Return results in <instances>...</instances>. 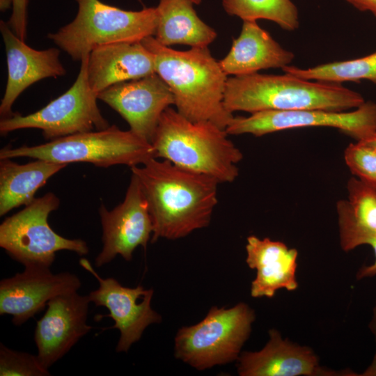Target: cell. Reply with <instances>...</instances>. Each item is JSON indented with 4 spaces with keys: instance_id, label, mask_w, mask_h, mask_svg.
<instances>
[{
    "instance_id": "cell-1",
    "label": "cell",
    "mask_w": 376,
    "mask_h": 376,
    "mask_svg": "<svg viewBox=\"0 0 376 376\" xmlns=\"http://www.w3.org/2000/svg\"><path fill=\"white\" fill-rule=\"evenodd\" d=\"M130 169L148 203L151 242L177 240L208 226L218 203L217 180L156 157Z\"/></svg>"
},
{
    "instance_id": "cell-2",
    "label": "cell",
    "mask_w": 376,
    "mask_h": 376,
    "mask_svg": "<svg viewBox=\"0 0 376 376\" xmlns=\"http://www.w3.org/2000/svg\"><path fill=\"white\" fill-rule=\"evenodd\" d=\"M141 42L153 54L155 72L170 88L176 110L191 121L226 129L234 117L224 104L228 75L207 47L175 50L153 36Z\"/></svg>"
},
{
    "instance_id": "cell-3",
    "label": "cell",
    "mask_w": 376,
    "mask_h": 376,
    "mask_svg": "<svg viewBox=\"0 0 376 376\" xmlns=\"http://www.w3.org/2000/svg\"><path fill=\"white\" fill-rule=\"evenodd\" d=\"M364 102L360 93L338 84L313 81L287 73L228 77L224 98L228 111L251 113L303 109L344 111Z\"/></svg>"
},
{
    "instance_id": "cell-4",
    "label": "cell",
    "mask_w": 376,
    "mask_h": 376,
    "mask_svg": "<svg viewBox=\"0 0 376 376\" xmlns=\"http://www.w3.org/2000/svg\"><path fill=\"white\" fill-rule=\"evenodd\" d=\"M228 135L211 122L191 121L170 107L162 113L151 144L156 158L211 176L219 183L233 182L243 154Z\"/></svg>"
},
{
    "instance_id": "cell-5",
    "label": "cell",
    "mask_w": 376,
    "mask_h": 376,
    "mask_svg": "<svg viewBox=\"0 0 376 376\" xmlns=\"http://www.w3.org/2000/svg\"><path fill=\"white\" fill-rule=\"evenodd\" d=\"M75 18L47 38L74 61L90 54L95 48L109 44L141 42L155 35L157 7L137 11L126 10L100 0H75Z\"/></svg>"
},
{
    "instance_id": "cell-6",
    "label": "cell",
    "mask_w": 376,
    "mask_h": 376,
    "mask_svg": "<svg viewBox=\"0 0 376 376\" xmlns=\"http://www.w3.org/2000/svg\"><path fill=\"white\" fill-rule=\"evenodd\" d=\"M30 157L68 164L88 162L98 167L126 165L130 168L155 157L150 143L130 130L116 125L74 134L37 146L19 148L6 146L0 150V159Z\"/></svg>"
},
{
    "instance_id": "cell-7",
    "label": "cell",
    "mask_w": 376,
    "mask_h": 376,
    "mask_svg": "<svg viewBox=\"0 0 376 376\" xmlns=\"http://www.w3.org/2000/svg\"><path fill=\"white\" fill-rule=\"evenodd\" d=\"M255 318L243 302L230 308L212 306L203 320L178 330L175 356L200 370L237 360Z\"/></svg>"
},
{
    "instance_id": "cell-8",
    "label": "cell",
    "mask_w": 376,
    "mask_h": 376,
    "mask_svg": "<svg viewBox=\"0 0 376 376\" xmlns=\"http://www.w3.org/2000/svg\"><path fill=\"white\" fill-rule=\"evenodd\" d=\"M59 205L57 196L48 192L6 218L0 225V246L24 267L50 268L56 253L63 250L88 254L85 241L62 237L49 226V215Z\"/></svg>"
},
{
    "instance_id": "cell-9",
    "label": "cell",
    "mask_w": 376,
    "mask_h": 376,
    "mask_svg": "<svg viewBox=\"0 0 376 376\" xmlns=\"http://www.w3.org/2000/svg\"><path fill=\"white\" fill-rule=\"evenodd\" d=\"M88 55L81 59V67L72 86L41 109L26 116L15 114L0 121V132L26 128L42 130L49 141L65 136L109 127L97 104V94L91 88L87 75Z\"/></svg>"
},
{
    "instance_id": "cell-10",
    "label": "cell",
    "mask_w": 376,
    "mask_h": 376,
    "mask_svg": "<svg viewBox=\"0 0 376 376\" xmlns=\"http://www.w3.org/2000/svg\"><path fill=\"white\" fill-rule=\"evenodd\" d=\"M307 127H331L361 141L376 132V103L364 102L351 111L324 109L263 111L248 117H233L226 127L228 134L256 136Z\"/></svg>"
},
{
    "instance_id": "cell-11",
    "label": "cell",
    "mask_w": 376,
    "mask_h": 376,
    "mask_svg": "<svg viewBox=\"0 0 376 376\" xmlns=\"http://www.w3.org/2000/svg\"><path fill=\"white\" fill-rule=\"evenodd\" d=\"M99 214L102 249L95 258L97 267L109 263L117 255L130 261L136 248L146 247L152 234V222L146 198L135 175L132 173L123 202L111 210L102 204Z\"/></svg>"
},
{
    "instance_id": "cell-12",
    "label": "cell",
    "mask_w": 376,
    "mask_h": 376,
    "mask_svg": "<svg viewBox=\"0 0 376 376\" xmlns=\"http://www.w3.org/2000/svg\"><path fill=\"white\" fill-rule=\"evenodd\" d=\"M79 264L99 282V287L88 295L91 302L107 308L109 313L104 316L111 318L114 322L111 328L120 331L116 351L127 352L148 326L162 321L161 315L150 306L153 290L141 285L124 287L113 278L103 279L84 258L79 260Z\"/></svg>"
},
{
    "instance_id": "cell-13",
    "label": "cell",
    "mask_w": 376,
    "mask_h": 376,
    "mask_svg": "<svg viewBox=\"0 0 376 376\" xmlns=\"http://www.w3.org/2000/svg\"><path fill=\"white\" fill-rule=\"evenodd\" d=\"M97 98L118 112L130 131L150 143L162 113L174 104L170 88L156 72L112 85Z\"/></svg>"
},
{
    "instance_id": "cell-14",
    "label": "cell",
    "mask_w": 376,
    "mask_h": 376,
    "mask_svg": "<svg viewBox=\"0 0 376 376\" xmlns=\"http://www.w3.org/2000/svg\"><path fill=\"white\" fill-rule=\"evenodd\" d=\"M90 302L88 295L77 291L58 295L47 302L34 333L37 357L44 367L49 369L91 330L87 324Z\"/></svg>"
},
{
    "instance_id": "cell-15",
    "label": "cell",
    "mask_w": 376,
    "mask_h": 376,
    "mask_svg": "<svg viewBox=\"0 0 376 376\" xmlns=\"http://www.w3.org/2000/svg\"><path fill=\"white\" fill-rule=\"evenodd\" d=\"M81 283L70 272L53 274L50 268L24 267L22 272L0 282V314L12 315L19 326L42 310L53 297L77 291Z\"/></svg>"
},
{
    "instance_id": "cell-16",
    "label": "cell",
    "mask_w": 376,
    "mask_h": 376,
    "mask_svg": "<svg viewBox=\"0 0 376 376\" xmlns=\"http://www.w3.org/2000/svg\"><path fill=\"white\" fill-rule=\"evenodd\" d=\"M0 31L5 45L8 79L0 104L2 118L14 115L12 107L18 96L33 84L48 77L65 75L60 61V51L55 47L36 50L18 38L8 23L0 21Z\"/></svg>"
},
{
    "instance_id": "cell-17",
    "label": "cell",
    "mask_w": 376,
    "mask_h": 376,
    "mask_svg": "<svg viewBox=\"0 0 376 376\" xmlns=\"http://www.w3.org/2000/svg\"><path fill=\"white\" fill-rule=\"evenodd\" d=\"M269 340L257 352H243L237 359L241 376H331L340 374L323 368L311 348L283 338L271 329Z\"/></svg>"
},
{
    "instance_id": "cell-18",
    "label": "cell",
    "mask_w": 376,
    "mask_h": 376,
    "mask_svg": "<svg viewBox=\"0 0 376 376\" xmlns=\"http://www.w3.org/2000/svg\"><path fill=\"white\" fill-rule=\"evenodd\" d=\"M246 251L248 266L256 269L251 285L253 297L271 298L279 290L293 291L297 288L296 249L268 237L250 235L246 239Z\"/></svg>"
},
{
    "instance_id": "cell-19",
    "label": "cell",
    "mask_w": 376,
    "mask_h": 376,
    "mask_svg": "<svg viewBox=\"0 0 376 376\" xmlns=\"http://www.w3.org/2000/svg\"><path fill=\"white\" fill-rule=\"evenodd\" d=\"M155 72L153 54L141 43L120 42L99 46L88 58L89 85L97 95L118 83Z\"/></svg>"
},
{
    "instance_id": "cell-20",
    "label": "cell",
    "mask_w": 376,
    "mask_h": 376,
    "mask_svg": "<svg viewBox=\"0 0 376 376\" xmlns=\"http://www.w3.org/2000/svg\"><path fill=\"white\" fill-rule=\"evenodd\" d=\"M294 56L256 21L244 20L240 36L219 63L227 75L240 76L268 68H283L289 65Z\"/></svg>"
},
{
    "instance_id": "cell-21",
    "label": "cell",
    "mask_w": 376,
    "mask_h": 376,
    "mask_svg": "<svg viewBox=\"0 0 376 376\" xmlns=\"http://www.w3.org/2000/svg\"><path fill=\"white\" fill-rule=\"evenodd\" d=\"M20 164L10 158L0 159V216L27 205L36 191L68 164L45 159Z\"/></svg>"
},
{
    "instance_id": "cell-22",
    "label": "cell",
    "mask_w": 376,
    "mask_h": 376,
    "mask_svg": "<svg viewBox=\"0 0 376 376\" xmlns=\"http://www.w3.org/2000/svg\"><path fill=\"white\" fill-rule=\"evenodd\" d=\"M193 5L190 0H159L153 36L159 44L203 47L214 41L217 36L215 30L197 15Z\"/></svg>"
},
{
    "instance_id": "cell-23",
    "label": "cell",
    "mask_w": 376,
    "mask_h": 376,
    "mask_svg": "<svg viewBox=\"0 0 376 376\" xmlns=\"http://www.w3.org/2000/svg\"><path fill=\"white\" fill-rule=\"evenodd\" d=\"M348 200L337 205L341 248L351 251L363 237L376 233V188L356 177L347 182Z\"/></svg>"
},
{
    "instance_id": "cell-24",
    "label": "cell",
    "mask_w": 376,
    "mask_h": 376,
    "mask_svg": "<svg viewBox=\"0 0 376 376\" xmlns=\"http://www.w3.org/2000/svg\"><path fill=\"white\" fill-rule=\"evenodd\" d=\"M285 73L307 80L338 84L361 79L376 83V52L364 57L301 69L286 65Z\"/></svg>"
},
{
    "instance_id": "cell-25",
    "label": "cell",
    "mask_w": 376,
    "mask_h": 376,
    "mask_svg": "<svg viewBox=\"0 0 376 376\" xmlns=\"http://www.w3.org/2000/svg\"><path fill=\"white\" fill-rule=\"evenodd\" d=\"M222 6L243 21L267 19L287 31L299 26L298 10L291 0H222Z\"/></svg>"
},
{
    "instance_id": "cell-26",
    "label": "cell",
    "mask_w": 376,
    "mask_h": 376,
    "mask_svg": "<svg viewBox=\"0 0 376 376\" xmlns=\"http://www.w3.org/2000/svg\"><path fill=\"white\" fill-rule=\"evenodd\" d=\"M1 376H47L50 375L37 355L13 350L4 345L0 346Z\"/></svg>"
},
{
    "instance_id": "cell-27",
    "label": "cell",
    "mask_w": 376,
    "mask_h": 376,
    "mask_svg": "<svg viewBox=\"0 0 376 376\" xmlns=\"http://www.w3.org/2000/svg\"><path fill=\"white\" fill-rule=\"evenodd\" d=\"M344 158L353 175L376 188V148L357 141L345 148Z\"/></svg>"
},
{
    "instance_id": "cell-28",
    "label": "cell",
    "mask_w": 376,
    "mask_h": 376,
    "mask_svg": "<svg viewBox=\"0 0 376 376\" xmlns=\"http://www.w3.org/2000/svg\"><path fill=\"white\" fill-rule=\"evenodd\" d=\"M28 0H13V11L7 22L14 33L22 40L26 38Z\"/></svg>"
},
{
    "instance_id": "cell-29",
    "label": "cell",
    "mask_w": 376,
    "mask_h": 376,
    "mask_svg": "<svg viewBox=\"0 0 376 376\" xmlns=\"http://www.w3.org/2000/svg\"><path fill=\"white\" fill-rule=\"evenodd\" d=\"M370 245L375 253V260L373 264L361 267L357 273L358 280L365 278H371L376 276V233H372L365 236L362 245Z\"/></svg>"
},
{
    "instance_id": "cell-30",
    "label": "cell",
    "mask_w": 376,
    "mask_h": 376,
    "mask_svg": "<svg viewBox=\"0 0 376 376\" xmlns=\"http://www.w3.org/2000/svg\"><path fill=\"white\" fill-rule=\"evenodd\" d=\"M361 11H369L376 17V0H347Z\"/></svg>"
},
{
    "instance_id": "cell-31",
    "label": "cell",
    "mask_w": 376,
    "mask_h": 376,
    "mask_svg": "<svg viewBox=\"0 0 376 376\" xmlns=\"http://www.w3.org/2000/svg\"><path fill=\"white\" fill-rule=\"evenodd\" d=\"M373 334L375 337L376 342V329L372 331ZM359 375L361 376H376V350L374 354L373 359L370 364L366 368V370Z\"/></svg>"
},
{
    "instance_id": "cell-32",
    "label": "cell",
    "mask_w": 376,
    "mask_h": 376,
    "mask_svg": "<svg viewBox=\"0 0 376 376\" xmlns=\"http://www.w3.org/2000/svg\"><path fill=\"white\" fill-rule=\"evenodd\" d=\"M13 6V0H0V10L5 12Z\"/></svg>"
},
{
    "instance_id": "cell-33",
    "label": "cell",
    "mask_w": 376,
    "mask_h": 376,
    "mask_svg": "<svg viewBox=\"0 0 376 376\" xmlns=\"http://www.w3.org/2000/svg\"><path fill=\"white\" fill-rule=\"evenodd\" d=\"M361 141L376 148V132Z\"/></svg>"
},
{
    "instance_id": "cell-34",
    "label": "cell",
    "mask_w": 376,
    "mask_h": 376,
    "mask_svg": "<svg viewBox=\"0 0 376 376\" xmlns=\"http://www.w3.org/2000/svg\"><path fill=\"white\" fill-rule=\"evenodd\" d=\"M376 327V299L375 306L373 308V317L369 324V327Z\"/></svg>"
},
{
    "instance_id": "cell-35",
    "label": "cell",
    "mask_w": 376,
    "mask_h": 376,
    "mask_svg": "<svg viewBox=\"0 0 376 376\" xmlns=\"http://www.w3.org/2000/svg\"><path fill=\"white\" fill-rule=\"evenodd\" d=\"M191 1L193 2L194 4H196V5H199L202 0H190Z\"/></svg>"
},
{
    "instance_id": "cell-36",
    "label": "cell",
    "mask_w": 376,
    "mask_h": 376,
    "mask_svg": "<svg viewBox=\"0 0 376 376\" xmlns=\"http://www.w3.org/2000/svg\"><path fill=\"white\" fill-rule=\"evenodd\" d=\"M141 4L143 5V1L142 0H137Z\"/></svg>"
}]
</instances>
